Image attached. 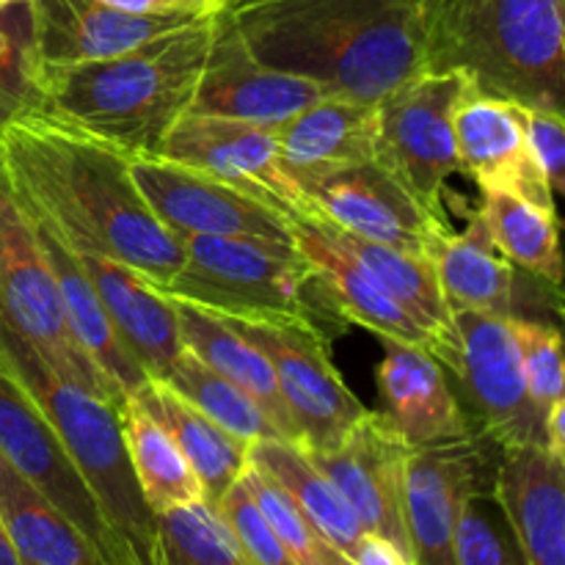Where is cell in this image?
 Masks as SVG:
<instances>
[{
    "mask_svg": "<svg viewBox=\"0 0 565 565\" xmlns=\"http://www.w3.org/2000/svg\"><path fill=\"white\" fill-rule=\"evenodd\" d=\"M33 110L31 50L28 33L20 36L0 14V130Z\"/></svg>",
    "mask_w": 565,
    "mask_h": 565,
    "instance_id": "cell-38",
    "label": "cell"
},
{
    "mask_svg": "<svg viewBox=\"0 0 565 565\" xmlns=\"http://www.w3.org/2000/svg\"><path fill=\"white\" fill-rule=\"evenodd\" d=\"M301 196L303 213H315L337 230L373 243L430 257L447 221L434 215L403 185L381 158L334 166H285Z\"/></svg>",
    "mask_w": 565,
    "mask_h": 565,
    "instance_id": "cell-8",
    "label": "cell"
},
{
    "mask_svg": "<svg viewBox=\"0 0 565 565\" xmlns=\"http://www.w3.org/2000/svg\"><path fill=\"white\" fill-rule=\"evenodd\" d=\"M188 458L191 469L202 483L204 502L218 505L221 497L241 480L248 467V441L226 434L218 423L188 403L174 386L160 379H147L130 395Z\"/></svg>",
    "mask_w": 565,
    "mask_h": 565,
    "instance_id": "cell-24",
    "label": "cell"
},
{
    "mask_svg": "<svg viewBox=\"0 0 565 565\" xmlns=\"http://www.w3.org/2000/svg\"><path fill=\"white\" fill-rule=\"evenodd\" d=\"M218 11L127 53L81 64L31 58L33 110L110 143L127 158L160 154L191 110Z\"/></svg>",
    "mask_w": 565,
    "mask_h": 565,
    "instance_id": "cell-3",
    "label": "cell"
},
{
    "mask_svg": "<svg viewBox=\"0 0 565 565\" xmlns=\"http://www.w3.org/2000/svg\"><path fill=\"white\" fill-rule=\"evenodd\" d=\"M215 511L224 519L226 530L232 533L237 550L243 552L248 565H298L290 557V552L285 550V544L276 539V533L270 530V524L265 522L263 513H259L257 502L252 500L246 483H243V475L241 480L221 497Z\"/></svg>",
    "mask_w": 565,
    "mask_h": 565,
    "instance_id": "cell-37",
    "label": "cell"
},
{
    "mask_svg": "<svg viewBox=\"0 0 565 565\" xmlns=\"http://www.w3.org/2000/svg\"><path fill=\"white\" fill-rule=\"evenodd\" d=\"M0 323L25 340L61 379L75 381L119 408L121 397L75 340L58 281L25 210L0 166Z\"/></svg>",
    "mask_w": 565,
    "mask_h": 565,
    "instance_id": "cell-7",
    "label": "cell"
},
{
    "mask_svg": "<svg viewBox=\"0 0 565 565\" xmlns=\"http://www.w3.org/2000/svg\"><path fill=\"white\" fill-rule=\"evenodd\" d=\"M25 215L28 221H31L33 235H36L50 268H53L55 281H58L61 301H64V312L66 320H70L72 334L81 342V348L86 351V356L92 359L94 367L108 379V384L114 386L116 395H119L121 401H127L149 375L143 373L138 359L132 356L130 348L125 345L119 331L114 329L103 301H99L97 290H94L92 281H88L86 270H83L81 263L72 257V252L66 248V243L61 241L58 232H55L47 221L39 218V215L28 213V210Z\"/></svg>",
    "mask_w": 565,
    "mask_h": 565,
    "instance_id": "cell-23",
    "label": "cell"
},
{
    "mask_svg": "<svg viewBox=\"0 0 565 565\" xmlns=\"http://www.w3.org/2000/svg\"><path fill=\"white\" fill-rule=\"evenodd\" d=\"M248 463L287 491L292 502L303 511V516L323 533L331 546L351 561L353 550L362 541L364 527L353 516L351 505L342 500L329 478L318 469L298 441L263 439L248 447Z\"/></svg>",
    "mask_w": 565,
    "mask_h": 565,
    "instance_id": "cell-30",
    "label": "cell"
},
{
    "mask_svg": "<svg viewBox=\"0 0 565 565\" xmlns=\"http://www.w3.org/2000/svg\"><path fill=\"white\" fill-rule=\"evenodd\" d=\"M497 452L491 497L524 565H565V461L544 445Z\"/></svg>",
    "mask_w": 565,
    "mask_h": 565,
    "instance_id": "cell-20",
    "label": "cell"
},
{
    "mask_svg": "<svg viewBox=\"0 0 565 565\" xmlns=\"http://www.w3.org/2000/svg\"><path fill=\"white\" fill-rule=\"evenodd\" d=\"M154 522H158L154 565H248L224 519L207 502L158 513Z\"/></svg>",
    "mask_w": 565,
    "mask_h": 565,
    "instance_id": "cell-34",
    "label": "cell"
},
{
    "mask_svg": "<svg viewBox=\"0 0 565 565\" xmlns=\"http://www.w3.org/2000/svg\"><path fill=\"white\" fill-rule=\"evenodd\" d=\"M408 452L406 441L392 430L384 414L364 412L340 445L309 452V458L351 505L364 533L392 541L412 557L403 524V467Z\"/></svg>",
    "mask_w": 565,
    "mask_h": 565,
    "instance_id": "cell-15",
    "label": "cell"
},
{
    "mask_svg": "<svg viewBox=\"0 0 565 565\" xmlns=\"http://www.w3.org/2000/svg\"><path fill=\"white\" fill-rule=\"evenodd\" d=\"M450 309L516 318V274L491 241L480 210L469 213L463 230H445L430 248Z\"/></svg>",
    "mask_w": 565,
    "mask_h": 565,
    "instance_id": "cell-25",
    "label": "cell"
},
{
    "mask_svg": "<svg viewBox=\"0 0 565 565\" xmlns=\"http://www.w3.org/2000/svg\"><path fill=\"white\" fill-rule=\"evenodd\" d=\"M160 158L204 171L290 215L303 213L301 196L281 169L274 127L185 114L171 127Z\"/></svg>",
    "mask_w": 565,
    "mask_h": 565,
    "instance_id": "cell-16",
    "label": "cell"
},
{
    "mask_svg": "<svg viewBox=\"0 0 565 565\" xmlns=\"http://www.w3.org/2000/svg\"><path fill=\"white\" fill-rule=\"evenodd\" d=\"M163 381L174 386L199 412L207 414L213 423H218L226 434L237 436V439L248 441V445L263 439H281L276 425L270 423V417L263 412L257 401H252L230 379H224V375L210 370L204 362H199L193 353H182Z\"/></svg>",
    "mask_w": 565,
    "mask_h": 565,
    "instance_id": "cell-33",
    "label": "cell"
},
{
    "mask_svg": "<svg viewBox=\"0 0 565 565\" xmlns=\"http://www.w3.org/2000/svg\"><path fill=\"white\" fill-rule=\"evenodd\" d=\"M0 370L25 390L64 441L92 489L127 565L158 561V522L143 502L121 436L119 408L86 386L66 381L25 340L0 323Z\"/></svg>",
    "mask_w": 565,
    "mask_h": 565,
    "instance_id": "cell-6",
    "label": "cell"
},
{
    "mask_svg": "<svg viewBox=\"0 0 565 565\" xmlns=\"http://www.w3.org/2000/svg\"><path fill=\"white\" fill-rule=\"evenodd\" d=\"M472 92L467 72L425 70L379 103V158L434 215H441L450 177L461 174L456 110Z\"/></svg>",
    "mask_w": 565,
    "mask_h": 565,
    "instance_id": "cell-9",
    "label": "cell"
},
{
    "mask_svg": "<svg viewBox=\"0 0 565 565\" xmlns=\"http://www.w3.org/2000/svg\"><path fill=\"white\" fill-rule=\"evenodd\" d=\"M127 160L141 196L177 235L254 237L292 246L290 213L285 210L160 154Z\"/></svg>",
    "mask_w": 565,
    "mask_h": 565,
    "instance_id": "cell-12",
    "label": "cell"
},
{
    "mask_svg": "<svg viewBox=\"0 0 565 565\" xmlns=\"http://www.w3.org/2000/svg\"><path fill=\"white\" fill-rule=\"evenodd\" d=\"M70 252L86 270L110 323L138 359L143 373L149 379L163 381L177 359L185 353L174 301L154 290L141 274L105 254L77 252V248H70Z\"/></svg>",
    "mask_w": 565,
    "mask_h": 565,
    "instance_id": "cell-21",
    "label": "cell"
},
{
    "mask_svg": "<svg viewBox=\"0 0 565 565\" xmlns=\"http://www.w3.org/2000/svg\"><path fill=\"white\" fill-rule=\"evenodd\" d=\"M17 6H28V0H0V14L17 9Z\"/></svg>",
    "mask_w": 565,
    "mask_h": 565,
    "instance_id": "cell-45",
    "label": "cell"
},
{
    "mask_svg": "<svg viewBox=\"0 0 565 565\" xmlns=\"http://www.w3.org/2000/svg\"><path fill=\"white\" fill-rule=\"evenodd\" d=\"M171 301L177 307V320H180V334L185 351L193 353L199 362L207 364L210 370L230 379L235 386H241L252 401H257L263 412L270 417V423L276 425L281 439L298 441V430L292 425L290 412H287L285 397H281V390L276 384L274 367H270L268 359L252 342L243 340L218 315L207 312L202 307H193L188 301H177V298H171Z\"/></svg>",
    "mask_w": 565,
    "mask_h": 565,
    "instance_id": "cell-28",
    "label": "cell"
},
{
    "mask_svg": "<svg viewBox=\"0 0 565 565\" xmlns=\"http://www.w3.org/2000/svg\"><path fill=\"white\" fill-rule=\"evenodd\" d=\"M180 237L185 263L154 287L163 296L221 318L296 323L329 345L351 331L326 276L296 246L254 237Z\"/></svg>",
    "mask_w": 565,
    "mask_h": 565,
    "instance_id": "cell-5",
    "label": "cell"
},
{
    "mask_svg": "<svg viewBox=\"0 0 565 565\" xmlns=\"http://www.w3.org/2000/svg\"><path fill=\"white\" fill-rule=\"evenodd\" d=\"M315 215V213H312ZM326 221V218H323ZM329 224V221H326ZM337 241L375 276L381 287L417 320L425 329V334L434 340V356L445 364V370H452L458 362V331L452 323V309L447 303L445 290L439 285L434 259L425 254L403 252V248L373 243L367 237L351 235V232L337 230Z\"/></svg>",
    "mask_w": 565,
    "mask_h": 565,
    "instance_id": "cell-26",
    "label": "cell"
},
{
    "mask_svg": "<svg viewBox=\"0 0 565 565\" xmlns=\"http://www.w3.org/2000/svg\"><path fill=\"white\" fill-rule=\"evenodd\" d=\"M243 483H246L248 494L257 502L259 513L270 524L276 539L285 544V550L298 565H351V561L337 546H331L323 539V533L303 516L301 508L287 497V491L276 480H270L268 475L248 463L246 472H243Z\"/></svg>",
    "mask_w": 565,
    "mask_h": 565,
    "instance_id": "cell-35",
    "label": "cell"
},
{
    "mask_svg": "<svg viewBox=\"0 0 565 565\" xmlns=\"http://www.w3.org/2000/svg\"><path fill=\"white\" fill-rule=\"evenodd\" d=\"M428 70H461L480 94L563 110L565 0H436Z\"/></svg>",
    "mask_w": 565,
    "mask_h": 565,
    "instance_id": "cell-4",
    "label": "cell"
},
{
    "mask_svg": "<svg viewBox=\"0 0 565 565\" xmlns=\"http://www.w3.org/2000/svg\"><path fill=\"white\" fill-rule=\"evenodd\" d=\"M25 9L31 58L47 64L110 58L149 39L213 17L130 14L97 0H28Z\"/></svg>",
    "mask_w": 565,
    "mask_h": 565,
    "instance_id": "cell-17",
    "label": "cell"
},
{
    "mask_svg": "<svg viewBox=\"0 0 565 565\" xmlns=\"http://www.w3.org/2000/svg\"><path fill=\"white\" fill-rule=\"evenodd\" d=\"M524 136H527L530 154L535 166L550 182L552 193H563L565 188V119L561 108H539L522 105Z\"/></svg>",
    "mask_w": 565,
    "mask_h": 565,
    "instance_id": "cell-40",
    "label": "cell"
},
{
    "mask_svg": "<svg viewBox=\"0 0 565 565\" xmlns=\"http://www.w3.org/2000/svg\"><path fill=\"white\" fill-rule=\"evenodd\" d=\"M511 334L522 359L524 381L530 397L546 417L557 401H565V364H563V337L557 326L544 320L516 315L511 318Z\"/></svg>",
    "mask_w": 565,
    "mask_h": 565,
    "instance_id": "cell-36",
    "label": "cell"
},
{
    "mask_svg": "<svg viewBox=\"0 0 565 565\" xmlns=\"http://www.w3.org/2000/svg\"><path fill=\"white\" fill-rule=\"evenodd\" d=\"M0 565H25L20 561V555H17L14 544H11L9 533H6L3 522H0Z\"/></svg>",
    "mask_w": 565,
    "mask_h": 565,
    "instance_id": "cell-44",
    "label": "cell"
},
{
    "mask_svg": "<svg viewBox=\"0 0 565 565\" xmlns=\"http://www.w3.org/2000/svg\"><path fill=\"white\" fill-rule=\"evenodd\" d=\"M224 320L274 367L276 384L298 430V445L309 452H323L340 445L342 436L362 419L367 408L337 373L329 342L296 323Z\"/></svg>",
    "mask_w": 565,
    "mask_h": 565,
    "instance_id": "cell-10",
    "label": "cell"
},
{
    "mask_svg": "<svg viewBox=\"0 0 565 565\" xmlns=\"http://www.w3.org/2000/svg\"><path fill=\"white\" fill-rule=\"evenodd\" d=\"M480 500L469 502L456 533V565H524L513 539L508 541L480 511Z\"/></svg>",
    "mask_w": 565,
    "mask_h": 565,
    "instance_id": "cell-39",
    "label": "cell"
},
{
    "mask_svg": "<svg viewBox=\"0 0 565 565\" xmlns=\"http://www.w3.org/2000/svg\"><path fill=\"white\" fill-rule=\"evenodd\" d=\"M458 362L452 367L478 417L480 434L497 450L544 445V414L530 397L511 318L456 309Z\"/></svg>",
    "mask_w": 565,
    "mask_h": 565,
    "instance_id": "cell-11",
    "label": "cell"
},
{
    "mask_svg": "<svg viewBox=\"0 0 565 565\" xmlns=\"http://www.w3.org/2000/svg\"><path fill=\"white\" fill-rule=\"evenodd\" d=\"M456 147L461 174L472 177L480 191L500 188L557 213L555 193L530 154L519 103L480 92L463 97L456 110Z\"/></svg>",
    "mask_w": 565,
    "mask_h": 565,
    "instance_id": "cell-19",
    "label": "cell"
},
{
    "mask_svg": "<svg viewBox=\"0 0 565 565\" xmlns=\"http://www.w3.org/2000/svg\"><path fill=\"white\" fill-rule=\"evenodd\" d=\"M97 3L110 6V9L119 11H130V14L207 17L221 11V3H215V0H97Z\"/></svg>",
    "mask_w": 565,
    "mask_h": 565,
    "instance_id": "cell-41",
    "label": "cell"
},
{
    "mask_svg": "<svg viewBox=\"0 0 565 565\" xmlns=\"http://www.w3.org/2000/svg\"><path fill=\"white\" fill-rule=\"evenodd\" d=\"M351 565H414L412 557L381 535L364 533L353 550Z\"/></svg>",
    "mask_w": 565,
    "mask_h": 565,
    "instance_id": "cell-42",
    "label": "cell"
},
{
    "mask_svg": "<svg viewBox=\"0 0 565 565\" xmlns=\"http://www.w3.org/2000/svg\"><path fill=\"white\" fill-rule=\"evenodd\" d=\"M436 0H224L221 17L276 70L381 103L428 70Z\"/></svg>",
    "mask_w": 565,
    "mask_h": 565,
    "instance_id": "cell-2",
    "label": "cell"
},
{
    "mask_svg": "<svg viewBox=\"0 0 565 565\" xmlns=\"http://www.w3.org/2000/svg\"><path fill=\"white\" fill-rule=\"evenodd\" d=\"M290 232L292 246L326 276L348 323L373 331L379 340L412 342V345H423L434 353V340L425 334L423 326L337 241L331 226L320 215H290Z\"/></svg>",
    "mask_w": 565,
    "mask_h": 565,
    "instance_id": "cell-22",
    "label": "cell"
},
{
    "mask_svg": "<svg viewBox=\"0 0 565 565\" xmlns=\"http://www.w3.org/2000/svg\"><path fill=\"white\" fill-rule=\"evenodd\" d=\"M544 447L565 461V401H557L544 417Z\"/></svg>",
    "mask_w": 565,
    "mask_h": 565,
    "instance_id": "cell-43",
    "label": "cell"
},
{
    "mask_svg": "<svg viewBox=\"0 0 565 565\" xmlns=\"http://www.w3.org/2000/svg\"><path fill=\"white\" fill-rule=\"evenodd\" d=\"M329 94L334 92L312 77L292 75L259 61L218 11L213 47L188 114L279 127Z\"/></svg>",
    "mask_w": 565,
    "mask_h": 565,
    "instance_id": "cell-14",
    "label": "cell"
},
{
    "mask_svg": "<svg viewBox=\"0 0 565 565\" xmlns=\"http://www.w3.org/2000/svg\"><path fill=\"white\" fill-rule=\"evenodd\" d=\"M285 166H334L379 158V103L329 94L274 127Z\"/></svg>",
    "mask_w": 565,
    "mask_h": 565,
    "instance_id": "cell-27",
    "label": "cell"
},
{
    "mask_svg": "<svg viewBox=\"0 0 565 565\" xmlns=\"http://www.w3.org/2000/svg\"><path fill=\"white\" fill-rule=\"evenodd\" d=\"M384 359L375 373L384 419L408 450L480 439L452 395L447 370L428 348L381 340Z\"/></svg>",
    "mask_w": 565,
    "mask_h": 565,
    "instance_id": "cell-18",
    "label": "cell"
},
{
    "mask_svg": "<svg viewBox=\"0 0 565 565\" xmlns=\"http://www.w3.org/2000/svg\"><path fill=\"white\" fill-rule=\"evenodd\" d=\"M483 439L412 450L403 467V524L414 565H456V533L469 502L494 491Z\"/></svg>",
    "mask_w": 565,
    "mask_h": 565,
    "instance_id": "cell-13",
    "label": "cell"
},
{
    "mask_svg": "<svg viewBox=\"0 0 565 565\" xmlns=\"http://www.w3.org/2000/svg\"><path fill=\"white\" fill-rule=\"evenodd\" d=\"M480 193H483L480 215H483L486 230L502 257L557 290L563 281L557 213H550V210L511 191H500V188H486Z\"/></svg>",
    "mask_w": 565,
    "mask_h": 565,
    "instance_id": "cell-32",
    "label": "cell"
},
{
    "mask_svg": "<svg viewBox=\"0 0 565 565\" xmlns=\"http://www.w3.org/2000/svg\"><path fill=\"white\" fill-rule=\"evenodd\" d=\"M0 166L17 202L70 248L105 254L152 287L185 263L182 237L152 213L110 143L31 110L0 130Z\"/></svg>",
    "mask_w": 565,
    "mask_h": 565,
    "instance_id": "cell-1",
    "label": "cell"
},
{
    "mask_svg": "<svg viewBox=\"0 0 565 565\" xmlns=\"http://www.w3.org/2000/svg\"><path fill=\"white\" fill-rule=\"evenodd\" d=\"M0 522L25 565H108L75 524L0 456Z\"/></svg>",
    "mask_w": 565,
    "mask_h": 565,
    "instance_id": "cell-29",
    "label": "cell"
},
{
    "mask_svg": "<svg viewBox=\"0 0 565 565\" xmlns=\"http://www.w3.org/2000/svg\"><path fill=\"white\" fill-rule=\"evenodd\" d=\"M119 423L136 483L154 516L204 502L202 483L177 441L130 397L119 406Z\"/></svg>",
    "mask_w": 565,
    "mask_h": 565,
    "instance_id": "cell-31",
    "label": "cell"
},
{
    "mask_svg": "<svg viewBox=\"0 0 565 565\" xmlns=\"http://www.w3.org/2000/svg\"><path fill=\"white\" fill-rule=\"evenodd\" d=\"M215 3H221V6H224V0H215Z\"/></svg>",
    "mask_w": 565,
    "mask_h": 565,
    "instance_id": "cell-46",
    "label": "cell"
}]
</instances>
